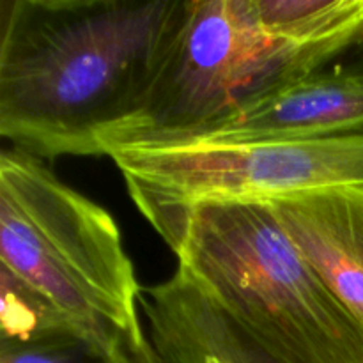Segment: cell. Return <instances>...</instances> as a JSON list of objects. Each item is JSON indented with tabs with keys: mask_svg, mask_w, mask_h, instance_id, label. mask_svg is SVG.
Wrapping results in <instances>:
<instances>
[{
	"mask_svg": "<svg viewBox=\"0 0 363 363\" xmlns=\"http://www.w3.org/2000/svg\"><path fill=\"white\" fill-rule=\"evenodd\" d=\"M190 0H2L0 135L35 158L103 156L147 94Z\"/></svg>",
	"mask_w": 363,
	"mask_h": 363,
	"instance_id": "1",
	"label": "cell"
},
{
	"mask_svg": "<svg viewBox=\"0 0 363 363\" xmlns=\"http://www.w3.org/2000/svg\"><path fill=\"white\" fill-rule=\"evenodd\" d=\"M188 275L291 363H363V328L269 204H202L165 238Z\"/></svg>",
	"mask_w": 363,
	"mask_h": 363,
	"instance_id": "2",
	"label": "cell"
},
{
	"mask_svg": "<svg viewBox=\"0 0 363 363\" xmlns=\"http://www.w3.org/2000/svg\"><path fill=\"white\" fill-rule=\"evenodd\" d=\"M344 46L272 38L259 25L252 0H190L147 94L103 140V156L188 144L328 67Z\"/></svg>",
	"mask_w": 363,
	"mask_h": 363,
	"instance_id": "3",
	"label": "cell"
},
{
	"mask_svg": "<svg viewBox=\"0 0 363 363\" xmlns=\"http://www.w3.org/2000/svg\"><path fill=\"white\" fill-rule=\"evenodd\" d=\"M0 268L105 339L144 330L116 218L18 149L0 155Z\"/></svg>",
	"mask_w": 363,
	"mask_h": 363,
	"instance_id": "4",
	"label": "cell"
},
{
	"mask_svg": "<svg viewBox=\"0 0 363 363\" xmlns=\"http://www.w3.org/2000/svg\"><path fill=\"white\" fill-rule=\"evenodd\" d=\"M108 158L163 241L202 204H272L312 191L363 186V135L128 147Z\"/></svg>",
	"mask_w": 363,
	"mask_h": 363,
	"instance_id": "5",
	"label": "cell"
},
{
	"mask_svg": "<svg viewBox=\"0 0 363 363\" xmlns=\"http://www.w3.org/2000/svg\"><path fill=\"white\" fill-rule=\"evenodd\" d=\"M350 135H363V78L325 67L188 144L321 140Z\"/></svg>",
	"mask_w": 363,
	"mask_h": 363,
	"instance_id": "6",
	"label": "cell"
},
{
	"mask_svg": "<svg viewBox=\"0 0 363 363\" xmlns=\"http://www.w3.org/2000/svg\"><path fill=\"white\" fill-rule=\"evenodd\" d=\"M140 311L156 353L218 363H291L252 335L181 266L167 282L142 289Z\"/></svg>",
	"mask_w": 363,
	"mask_h": 363,
	"instance_id": "7",
	"label": "cell"
},
{
	"mask_svg": "<svg viewBox=\"0 0 363 363\" xmlns=\"http://www.w3.org/2000/svg\"><path fill=\"white\" fill-rule=\"evenodd\" d=\"M293 243L363 328V186L272 202Z\"/></svg>",
	"mask_w": 363,
	"mask_h": 363,
	"instance_id": "8",
	"label": "cell"
},
{
	"mask_svg": "<svg viewBox=\"0 0 363 363\" xmlns=\"http://www.w3.org/2000/svg\"><path fill=\"white\" fill-rule=\"evenodd\" d=\"M266 34L300 46L347 43L363 21V0H252Z\"/></svg>",
	"mask_w": 363,
	"mask_h": 363,
	"instance_id": "9",
	"label": "cell"
},
{
	"mask_svg": "<svg viewBox=\"0 0 363 363\" xmlns=\"http://www.w3.org/2000/svg\"><path fill=\"white\" fill-rule=\"evenodd\" d=\"M0 344H25L67 335L121 344V340L105 339L85 328L45 294L4 268H0Z\"/></svg>",
	"mask_w": 363,
	"mask_h": 363,
	"instance_id": "10",
	"label": "cell"
},
{
	"mask_svg": "<svg viewBox=\"0 0 363 363\" xmlns=\"http://www.w3.org/2000/svg\"><path fill=\"white\" fill-rule=\"evenodd\" d=\"M124 339V337H123ZM123 340L108 344L67 335L25 344H0V363H123Z\"/></svg>",
	"mask_w": 363,
	"mask_h": 363,
	"instance_id": "11",
	"label": "cell"
},
{
	"mask_svg": "<svg viewBox=\"0 0 363 363\" xmlns=\"http://www.w3.org/2000/svg\"><path fill=\"white\" fill-rule=\"evenodd\" d=\"M330 67L351 77L363 78V21L353 32L342 52L330 64Z\"/></svg>",
	"mask_w": 363,
	"mask_h": 363,
	"instance_id": "12",
	"label": "cell"
},
{
	"mask_svg": "<svg viewBox=\"0 0 363 363\" xmlns=\"http://www.w3.org/2000/svg\"><path fill=\"white\" fill-rule=\"evenodd\" d=\"M123 353V363H160L144 330L138 333H131V335L130 333L124 335Z\"/></svg>",
	"mask_w": 363,
	"mask_h": 363,
	"instance_id": "13",
	"label": "cell"
}]
</instances>
